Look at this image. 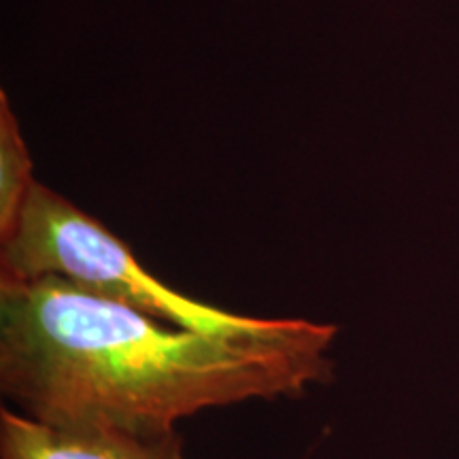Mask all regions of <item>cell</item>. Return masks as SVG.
Here are the masks:
<instances>
[{"label":"cell","mask_w":459,"mask_h":459,"mask_svg":"<svg viewBox=\"0 0 459 459\" xmlns=\"http://www.w3.org/2000/svg\"><path fill=\"white\" fill-rule=\"evenodd\" d=\"M334 336L307 319L213 336L60 277L0 281V389L51 428L169 434L206 409L298 398L332 378Z\"/></svg>","instance_id":"obj_1"},{"label":"cell","mask_w":459,"mask_h":459,"mask_svg":"<svg viewBox=\"0 0 459 459\" xmlns=\"http://www.w3.org/2000/svg\"><path fill=\"white\" fill-rule=\"evenodd\" d=\"M60 277L177 328L213 336L264 330L271 319L223 311L153 277L122 238L54 189L34 181L13 234L3 240L0 281Z\"/></svg>","instance_id":"obj_2"},{"label":"cell","mask_w":459,"mask_h":459,"mask_svg":"<svg viewBox=\"0 0 459 459\" xmlns=\"http://www.w3.org/2000/svg\"><path fill=\"white\" fill-rule=\"evenodd\" d=\"M0 459H189L179 432L51 428L13 409L0 412Z\"/></svg>","instance_id":"obj_3"},{"label":"cell","mask_w":459,"mask_h":459,"mask_svg":"<svg viewBox=\"0 0 459 459\" xmlns=\"http://www.w3.org/2000/svg\"><path fill=\"white\" fill-rule=\"evenodd\" d=\"M32 160L20 126L11 111L7 94H0V243L7 240L17 226L30 189Z\"/></svg>","instance_id":"obj_4"}]
</instances>
